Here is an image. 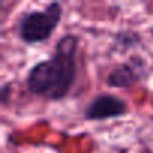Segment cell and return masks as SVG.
I'll return each instance as SVG.
<instances>
[{
	"mask_svg": "<svg viewBox=\"0 0 153 153\" xmlns=\"http://www.w3.org/2000/svg\"><path fill=\"white\" fill-rule=\"evenodd\" d=\"M141 42V36L137 32H131V30H125V32H119L114 36V44L123 50H129L134 48L135 45H138Z\"/></svg>",
	"mask_w": 153,
	"mask_h": 153,
	"instance_id": "6",
	"label": "cell"
},
{
	"mask_svg": "<svg viewBox=\"0 0 153 153\" xmlns=\"http://www.w3.org/2000/svg\"><path fill=\"white\" fill-rule=\"evenodd\" d=\"M27 90L35 96H44L53 101L57 90V72L51 59L42 60L32 66L26 78Z\"/></svg>",
	"mask_w": 153,
	"mask_h": 153,
	"instance_id": "3",
	"label": "cell"
},
{
	"mask_svg": "<svg viewBox=\"0 0 153 153\" xmlns=\"http://www.w3.org/2000/svg\"><path fill=\"white\" fill-rule=\"evenodd\" d=\"M128 113V105L123 99L117 98L116 95L110 93H101L92 99V102L87 105L84 117L87 120H107V119H116L122 117Z\"/></svg>",
	"mask_w": 153,
	"mask_h": 153,
	"instance_id": "4",
	"label": "cell"
},
{
	"mask_svg": "<svg viewBox=\"0 0 153 153\" xmlns=\"http://www.w3.org/2000/svg\"><path fill=\"white\" fill-rule=\"evenodd\" d=\"M138 66H143V62L140 59H137L135 62L122 63L120 66L114 68L107 76V86L114 87V89L132 87L134 84H137L141 80Z\"/></svg>",
	"mask_w": 153,
	"mask_h": 153,
	"instance_id": "5",
	"label": "cell"
},
{
	"mask_svg": "<svg viewBox=\"0 0 153 153\" xmlns=\"http://www.w3.org/2000/svg\"><path fill=\"white\" fill-rule=\"evenodd\" d=\"M0 96H2V104L6 105L8 104V98H9V84H3L2 86V90H0Z\"/></svg>",
	"mask_w": 153,
	"mask_h": 153,
	"instance_id": "7",
	"label": "cell"
},
{
	"mask_svg": "<svg viewBox=\"0 0 153 153\" xmlns=\"http://www.w3.org/2000/svg\"><path fill=\"white\" fill-rule=\"evenodd\" d=\"M63 15L60 3L53 2L44 9L30 11L23 15L18 26L20 39L26 44H41L51 38Z\"/></svg>",
	"mask_w": 153,
	"mask_h": 153,
	"instance_id": "1",
	"label": "cell"
},
{
	"mask_svg": "<svg viewBox=\"0 0 153 153\" xmlns=\"http://www.w3.org/2000/svg\"><path fill=\"white\" fill-rule=\"evenodd\" d=\"M78 36L65 35L62 36L50 57L57 72V90L53 101H62L71 92L76 78V53H78Z\"/></svg>",
	"mask_w": 153,
	"mask_h": 153,
	"instance_id": "2",
	"label": "cell"
}]
</instances>
